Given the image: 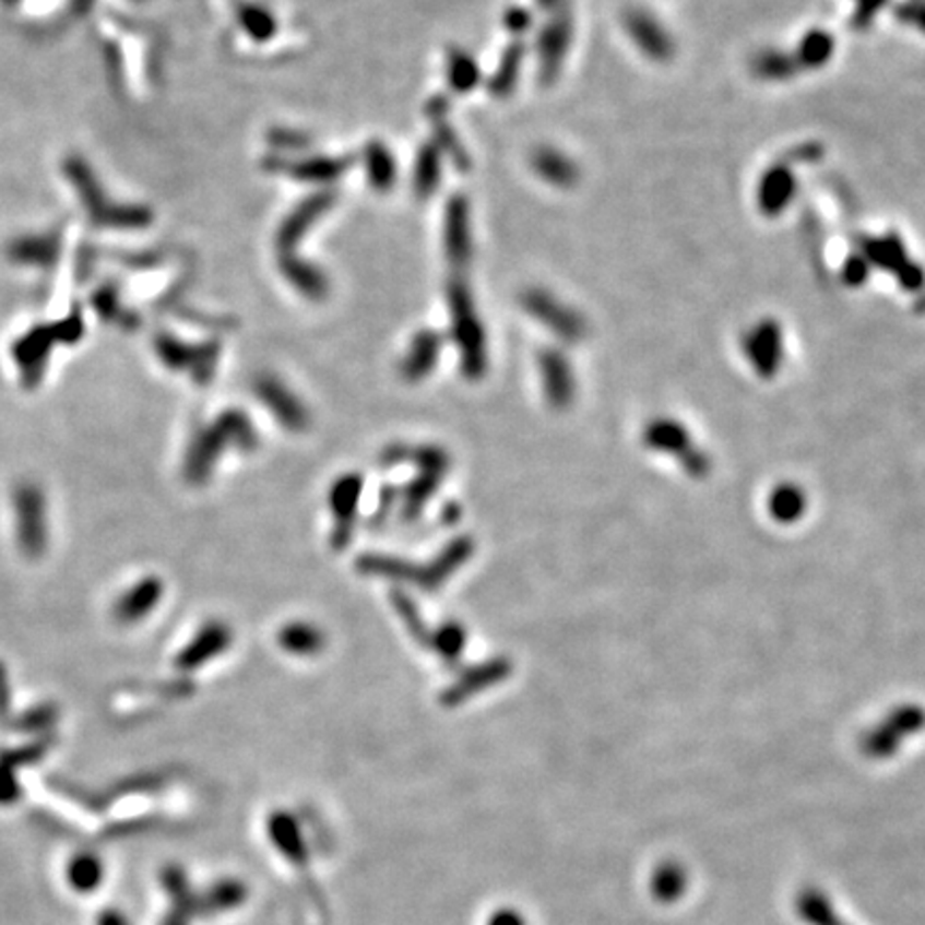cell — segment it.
Masks as SVG:
<instances>
[{"label":"cell","mask_w":925,"mask_h":925,"mask_svg":"<svg viewBox=\"0 0 925 925\" xmlns=\"http://www.w3.org/2000/svg\"><path fill=\"white\" fill-rule=\"evenodd\" d=\"M448 307L452 322V339L461 354V371L467 380H481L487 371V336L478 318L472 292L465 281L452 278L448 283Z\"/></svg>","instance_id":"cell-1"},{"label":"cell","mask_w":925,"mask_h":925,"mask_svg":"<svg viewBox=\"0 0 925 925\" xmlns=\"http://www.w3.org/2000/svg\"><path fill=\"white\" fill-rule=\"evenodd\" d=\"M256 443L258 436L251 420L238 410H227L218 416L215 425L206 427L193 439L191 452L187 456V476L193 483H204V478H209L213 472L221 452H225L229 446L238 450H253Z\"/></svg>","instance_id":"cell-2"},{"label":"cell","mask_w":925,"mask_h":925,"mask_svg":"<svg viewBox=\"0 0 925 925\" xmlns=\"http://www.w3.org/2000/svg\"><path fill=\"white\" fill-rule=\"evenodd\" d=\"M472 553H474V543L470 538H456L437 555L434 564H429V568H418L414 564L410 566L401 559H392L386 555H367L358 559V570L367 574L390 577L396 581H412L420 590L434 592L472 557Z\"/></svg>","instance_id":"cell-3"},{"label":"cell","mask_w":925,"mask_h":925,"mask_svg":"<svg viewBox=\"0 0 925 925\" xmlns=\"http://www.w3.org/2000/svg\"><path fill=\"white\" fill-rule=\"evenodd\" d=\"M410 454L416 459L418 478L403 493V517L407 521L418 517L423 506L431 499V495L441 485L443 474L448 472V454L441 448L425 446Z\"/></svg>","instance_id":"cell-4"},{"label":"cell","mask_w":925,"mask_h":925,"mask_svg":"<svg viewBox=\"0 0 925 925\" xmlns=\"http://www.w3.org/2000/svg\"><path fill=\"white\" fill-rule=\"evenodd\" d=\"M336 202V193L334 191H320L313 193L311 198L303 200L287 217L281 223L278 232H276V249L278 256H289L296 245L300 242V238L316 225V221L327 215L328 211L334 206Z\"/></svg>","instance_id":"cell-5"},{"label":"cell","mask_w":925,"mask_h":925,"mask_svg":"<svg viewBox=\"0 0 925 925\" xmlns=\"http://www.w3.org/2000/svg\"><path fill=\"white\" fill-rule=\"evenodd\" d=\"M256 392L260 401L271 410L274 418L294 434H300L309 427V412L305 410L303 401L273 376H262L256 381Z\"/></svg>","instance_id":"cell-6"},{"label":"cell","mask_w":925,"mask_h":925,"mask_svg":"<svg viewBox=\"0 0 925 925\" xmlns=\"http://www.w3.org/2000/svg\"><path fill=\"white\" fill-rule=\"evenodd\" d=\"M472 218L465 198L456 195L448 202L443 215V251L454 269H463L472 260Z\"/></svg>","instance_id":"cell-7"},{"label":"cell","mask_w":925,"mask_h":925,"mask_svg":"<svg viewBox=\"0 0 925 925\" xmlns=\"http://www.w3.org/2000/svg\"><path fill=\"white\" fill-rule=\"evenodd\" d=\"M508 675V662L493 657L489 662L470 666L467 671H461V675L450 684L448 690L441 695V703L448 708L461 705L463 701L476 697L478 692H485L497 681H501Z\"/></svg>","instance_id":"cell-8"},{"label":"cell","mask_w":925,"mask_h":925,"mask_svg":"<svg viewBox=\"0 0 925 925\" xmlns=\"http://www.w3.org/2000/svg\"><path fill=\"white\" fill-rule=\"evenodd\" d=\"M363 493V476L347 474L341 476L330 489V508L334 512V545L345 546L352 536V525L356 519V510Z\"/></svg>","instance_id":"cell-9"},{"label":"cell","mask_w":925,"mask_h":925,"mask_svg":"<svg viewBox=\"0 0 925 925\" xmlns=\"http://www.w3.org/2000/svg\"><path fill=\"white\" fill-rule=\"evenodd\" d=\"M266 167L278 169L281 174H287L296 180L327 185V182L336 180L339 176H343L352 167V159H345V157H303V159L292 162V159L273 157L266 164Z\"/></svg>","instance_id":"cell-10"},{"label":"cell","mask_w":925,"mask_h":925,"mask_svg":"<svg viewBox=\"0 0 925 925\" xmlns=\"http://www.w3.org/2000/svg\"><path fill=\"white\" fill-rule=\"evenodd\" d=\"M439 352H441V336L436 330H420L412 339L410 349L401 363L403 378L412 383L425 380L436 369Z\"/></svg>","instance_id":"cell-11"},{"label":"cell","mask_w":925,"mask_h":925,"mask_svg":"<svg viewBox=\"0 0 925 925\" xmlns=\"http://www.w3.org/2000/svg\"><path fill=\"white\" fill-rule=\"evenodd\" d=\"M232 643V630L225 624L211 621L204 626L198 637L191 641V645L185 648V652L178 657V666L193 671L204 662H211L218 653L225 652Z\"/></svg>","instance_id":"cell-12"},{"label":"cell","mask_w":925,"mask_h":925,"mask_svg":"<svg viewBox=\"0 0 925 925\" xmlns=\"http://www.w3.org/2000/svg\"><path fill=\"white\" fill-rule=\"evenodd\" d=\"M278 269L283 276L298 289V294H303L309 300H322L327 298L330 283H328L327 274L320 269H316L309 262L298 260L296 256H278Z\"/></svg>","instance_id":"cell-13"},{"label":"cell","mask_w":925,"mask_h":925,"mask_svg":"<svg viewBox=\"0 0 925 925\" xmlns=\"http://www.w3.org/2000/svg\"><path fill=\"white\" fill-rule=\"evenodd\" d=\"M278 645L292 655L309 657V655H318L324 650L327 637L313 624L296 621V624H287L278 632Z\"/></svg>","instance_id":"cell-14"},{"label":"cell","mask_w":925,"mask_h":925,"mask_svg":"<svg viewBox=\"0 0 925 925\" xmlns=\"http://www.w3.org/2000/svg\"><path fill=\"white\" fill-rule=\"evenodd\" d=\"M446 111H448V106L443 104V99H434V102L429 104L427 114H429V118H431L434 135H436L439 149H441V151L450 157V162L456 165L459 169H465V167L470 165V162H467V153H465V149L461 146V142L456 140V135H454V131H452V127H450V122H448V118H446Z\"/></svg>","instance_id":"cell-15"},{"label":"cell","mask_w":925,"mask_h":925,"mask_svg":"<svg viewBox=\"0 0 925 925\" xmlns=\"http://www.w3.org/2000/svg\"><path fill=\"white\" fill-rule=\"evenodd\" d=\"M234 9H236L238 24L242 26V31L251 39H256V41L273 39L274 33H276V20L264 4L240 0V2H236Z\"/></svg>","instance_id":"cell-16"},{"label":"cell","mask_w":925,"mask_h":925,"mask_svg":"<svg viewBox=\"0 0 925 925\" xmlns=\"http://www.w3.org/2000/svg\"><path fill=\"white\" fill-rule=\"evenodd\" d=\"M688 887V871L684 870L677 862H664L660 864L652 874L653 898L657 902H677Z\"/></svg>","instance_id":"cell-17"},{"label":"cell","mask_w":925,"mask_h":925,"mask_svg":"<svg viewBox=\"0 0 925 925\" xmlns=\"http://www.w3.org/2000/svg\"><path fill=\"white\" fill-rule=\"evenodd\" d=\"M365 167L367 178L376 191H388L396 180V162L392 153L381 144L371 142L365 149Z\"/></svg>","instance_id":"cell-18"},{"label":"cell","mask_w":925,"mask_h":925,"mask_svg":"<svg viewBox=\"0 0 925 925\" xmlns=\"http://www.w3.org/2000/svg\"><path fill=\"white\" fill-rule=\"evenodd\" d=\"M441 180V157L437 146H423L414 165V193L420 200L431 198Z\"/></svg>","instance_id":"cell-19"},{"label":"cell","mask_w":925,"mask_h":925,"mask_svg":"<svg viewBox=\"0 0 925 925\" xmlns=\"http://www.w3.org/2000/svg\"><path fill=\"white\" fill-rule=\"evenodd\" d=\"M448 82L454 93H470L481 82V69L476 60L463 50L448 52Z\"/></svg>","instance_id":"cell-20"},{"label":"cell","mask_w":925,"mask_h":925,"mask_svg":"<svg viewBox=\"0 0 925 925\" xmlns=\"http://www.w3.org/2000/svg\"><path fill=\"white\" fill-rule=\"evenodd\" d=\"M465 643H467L465 628L456 621L443 624L441 628H437L436 632H431V639H429V648H434L436 653H439V657L448 664L459 660V655L465 650Z\"/></svg>","instance_id":"cell-21"},{"label":"cell","mask_w":925,"mask_h":925,"mask_svg":"<svg viewBox=\"0 0 925 925\" xmlns=\"http://www.w3.org/2000/svg\"><path fill=\"white\" fill-rule=\"evenodd\" d=\"M159 596H162V583L157 579H149L122 600V604L118 606V615L129 621L140 619L144 613H149L157 604Z\"/></svg>","instance_id":"cell-22"},{"label":"cell","mask_w":925,"mask_h":925,"mask_svg":"<svg viewBox=\"0 0 925 925\" xmlns=\"http://www.w3.org/2000/svg\"><path fill=\"white\" fill-rule=\"evenodd\" d=\"M521 58H523V46H512L506 50L503 58L499 60V69L493 73L489 80V93L495 97H506L517 82L519 75V67H521Z\"/></svg>","instance_id":"cell-23"},{"label":"cell","mask_w":925,"mask_h":925,"mask_svg":"<svg viewBox=\"0 0 925 925\" xmlns=\"http://www.w3.org/2000/svg\"><path fill=\"white\" fill-rule=\"evenodd\" d=\"M392 604H394V608L399 610V615H401L403 624L407 626L410 635H412V637H414L420 645L429 648L431 630L425 626V621H423V617H420L418 608L414 606V602H410V600L405 598L403 594H394V596H392Z\"/></svg>","instance_id":"cell-24"},{"label":"cell","mask_w":925,"mask_h":925,"mask_svg":"<svg viewBox=\"0 0 925 925\" xmlns=\"http://www.w3.org/2000/svg\"><path fill=\"white\" fill-rule=\"evenodd\" d=\"M534 167H536V171L546 178V180H550V182H557V185H564V182H570V178H572V174H574V169L570 167V164L564 159V157H559L557 153H553V151H538L536 153V157H534Z\"/></svg>","instance_id":"cell-25"},{"label":"cell","mask_w":925,"mask_h":925,"mask_svg":"<svg viewBox=\"0 0 925 925\" xmlns=\"http://www.w3.org/2000/svg\"><path fill=\"white\" fill-rule=\"evenodd\" d=\"M566 35H568V33H564L561 24H555V26L546 28L545 35H543V39H541V60H543V73H545V75L555 71L557 60H559V55H561L559 50H561V48H564V44H566Z\"/></svg>","instance_id":"cell-26"},{"label":"cell","mask_w":925,"mask_h":925,"mask_svg":"<svg viewBox=\"0 0 925 925\" xmlns=\"http://www.w3.org/2000/svg\"><path fill=\"white\" fill-rule=\"evenodd\" d=\"M271 142L276 144L278 149H285V151H289V149L300 151V149H305L309 144V140L305 135L296 133V131H274Z\"/></svg>","instance_id":"cell-27"},{"label":"cell","mask_w":925,"mask_h":925,"mask_svg":"<svg viewBox=\"0 0 925 925\" xmlns=\"http://www.w3.org/2000/svg\"><path fill=\"white\" fill-rule=\"evenodd\" d=\"M506 26L512 31V33H521L523 28H527V24H530V15L523 11V9H519V7H514V9H508V13H506Z\"/></svg>","instance_id":"cell-28"},{"label":"cell","mask_w":925,"mask_h":925,"mask_svg":"<svg viewBox=\"0 0 925 925\" xmlns=\"http://www.w3.org/2000/svg\"><path fill=\"white\" fill-rule=\"evenodd\" d=\"M538 2H541V4H543V7H548V4H550V2H553V0H538Z\"/></svg>","instance_id":"cell-29"}]
</instances>
